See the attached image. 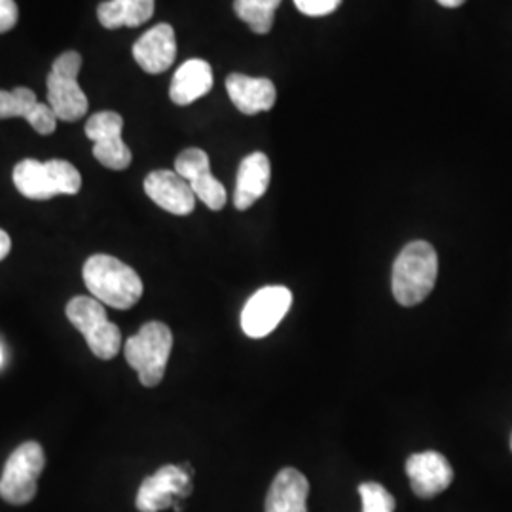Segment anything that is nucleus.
I'll list each match as a JSON object with an SVG mask.
<instances>
[{
    "label": "nucleus",
    "mask_w": 512,
    "mask_h": 512,
    "mask_svg": "<svg viewBox=\"0 0 512 512\" xmlns=\"http://www.w3.org/2000/svg\"><path fill=\"white\" fill-rule=\"evenodd\" d=\"M82 275L93 298L110 308L129 310L143 296V281L139 274L114 256H90Z\"/></svg>",
    "instance_id": "1"
},
{
    "label": "nucleus",
    "mask_w": 512,
    "mask_h": 512,
    "mask_svg": "<svg viewBox=\"0 0 512 512\" xmlns=\"http://www.w3.org/2000/svg\"><path fill=\"white\" fill-rule=\"evenodd\" d=\"M439 275V256L431 243L412 241L393 264L391 289L395 300L406 306H418L435 289Z\"/></svg>",
    "instance_id": "2"
},
{
    "label": "nucleus",
    "mask_w": 512,
    "mask_h": 512,
    "mask_svg": "<svg viewBox=\"0 0 512 512\" xmlns=\"http://www.w3.org/2000/svg\"><path fill=\"white\" fill-rule=\"evenodd\" d=\"M12 179L21 196L38 202L59 194L74 196L82 188L80 171L65 160H23L14 167Z\"/></svg>",
    "instance_id": "3"
},
{
    "label": "nucleus",
    "mask_w": 512,
    "mask_h": 512,
    "mask_svg": "<svg viewBox=\"0 0 512 512\" xmlns=\"http://www.w3.org/2000/svg\"><path fill=\"white\" fill-rule=\"evenodd\" d=\"M173 349L171 329L160 323L150 321L126 342V361L139 374V380L145 387H156L164 380L167 361Z\"/></svg>",
    "instance_id": "4"
},
{
    "label": "nucleus",
    "mask_w": 512,
    "mask_h": 512,
    "mask_svg": "<svg viewBox=\"0 0 512 512\" xmlns=\"http://www.w3.org/2000/svg\"><path fill=\"white\" fill-rule=\"evenodd\" d=\"M65 313L74 329L82 332L95 357L109 361L118 355L122 334L114 323H110L105 304L90 296H74Z\"/></svg>",
    "instance_id": "5"
},
{
    "label": "nucleus",
    "mask_w": 512,
    "mask_h": 512,
    "mask_svg": "<svg viewBox=\"0 0 512 512\" xmlns=\"http://www.w3.org/2000/svg\"><path fill=\"white\" fill-rule=\"evenodd\" d=\"M82 69V55L78 52H65L59 55L46 78L48 105L55 116L63 122H76L86 116L90 101L78 84V73Z\"/></svg>",
    "instance_id": "6"
},
{
    "label": "nucleus",
    "mask_w": 512,
    "mask_h": 512,
    "mask_svg": "<svg viewBox=\"0 0 512 512\" xmlns=\"http://www.w3.org/2000/svg\"><path fill=\"white\" fill-rule=\"evenodd\" d=\"M46 467L42 446L29 440L10 454L0 476V497L10 505H27L37 495V482Z\"/></svg>",
    "instance_id": "7"
},
{
    "label": "nucleus",
    "mask_w": 512,
    "mask_h": 512,
    "mask_svg": "<svg viewBox=\"0 0 512 512\" xmlns=\"http://www.w3.org/2000/svg\"><path fill=\"white\" fill-rule=\"evenodd\" d=\"M293 306V293L283 285L256 291L241 311V329L249 338H266Z\"/></svg>",
    "instance_id": "8"
},
{
    "label": "nucleus",
    "mask_w": 512,
    "mask_h": 512,
    "mask_svg": "<svg viewBox=\"0 0 512 512\" xmlns=\"http://www.w3.org/2000/svg\"><path fill=\"white\" fill-rule=\"evenodd\" d=\"M192 469L188 465H165L141 484L135 505L139 512H160L175 505V499L192 494Z\"/></svg>",
    "instance_id": "9"
},
{
    "label": "nucleus",
    "mask_w": 512,
    "mask_h": 512,
    "mask_svg": "<svg viewBox=\"0 0 512 512\" xmlns=\"http://www.w3.org/2000/svg\"><path fill=\"white\" fill-rule=\"evenodd\" d=\"M145 192L152 202L171 215L186 217L196 207V194L177 171H152L145 179Z\"/></svg>",
    "instance_id": "10"
},
{
    "label": "nucleus",
    "mask_w": 512,
    "mask_h": 512,
    "mask_svg": "<svg viewBox=\"0 0 512 512\" xmlns=\"http://www.w3.org/2000/svg\"><path fill=\"white\" fill-rule=\"evenodd\" d=\"M406 475L410 478L414 494L421 499L442 494L454 480V471L448 459L433 450L410 456L406 461Z\"/></svg>",
    "instance_id": "11"
},
{
    "label": "nucleus",
    "mask_w": 512,
    "mask_h": 512,
    "mask_svg": "<svg viewBox=\"0 0 512 512\" xmlns=\"http://www.w3.org/2000/svg\"><path fill=\"white\" fill-rule=\"evenodd\" d=\"M133 57L145 73H165L177 57V40L173 27L169 23H160L148 29L133 44Z\"/></svg>",
    "instance_id": "12"
},
{
    "label": "nucleus",
    "mask_w": 512,
    "mask_h": 512,
    "mask_svg": "<svg viewBox=\"0 0 512 512\" xmlns=\"http://www.w3.org/2000/svg\"><path fill=\"white\" fill-rule=\"evenodd\" d=\"M226 92L236 109L247 116L274 109L277 90L270 78H255L247 74L234 73L226 78Z\"/></svg>",
    "instance_id": "13"
},
{
    "label": "nucleus",
    "mask_w": 512,
    "mask_h": 512,
    "mask_svg": "<svg viewBox=\"0 0 512 512\" xmlns=\"http://www.w3.org/2000/svg\"><path fill=\"white\" fill-rule=\"evenodd\" d=\"M272 179V165L264 152H253L239 164L234 205L239 211L253 207L268 190Z\"/></svg>",
    "instance_id": "14"
},
{
    "label": "nucleus",
    "mask_w": 512,
    "mask_h": 512,
    "mask_svg": "<svg viewBox=\"0 0 512 512\" xmlns=\"http://www.w3.org/2000/svg\"><path fill=\"white\" fill-rule=\"evenodd\" d=\"M310 482L296 469H283L266 495V512H308Z\"/></svg>",
    "instance_id": "15"
},
{
    "label": "nucleus",
    "mask_w": 512,
    "mask_h": 512,
    "mask_svg": "<svg viewBox=\"0 0 512 512\" xmlns=\"http://www.w3.org/2000/svg\"><path fill=\"white\" fill-rule=\"evenodd\" d=\"M213 88V69L203 59H188L173 74L171 86H169V97L175 105L186 107L203 95L211 92Z\"/></svg>",
    "instance_id": "16"
},
{
    "label": "nucleus",
    "mask_w": 512,
    "mask_h": 512,
    "mask_svg": "<svg viewBox=\"0 0 512 512\" xmlns=\"http://www.w3.org/2000/svg\"><path fill=\"white\" fill-rule=\"evenodd\" d=\"M156 0H107L97 6V18L105 29L139 27L154 16Z\"/></svg>",
    "instance_id": "17"
},
{
    "label": "nucleus",
    "mask_w": 512,
    "mask_h": 512,
    "mask_svg": "<svg viewBox=\"0 0 512 512\" xmlns=\"http://www.w3.org/2000/svg\"><path fill=\"white\" fill-rule=\"evenodd\" d=\"M93 156L99 164L109 167L112 171H124L131 165V150L124 143L122 135H112L93 143Z\"/></svg>",
    "instance_id": "18"
},
{
    "label": "nucleus",
    "mask_w": 512,
    "mask_h": 512,
    "mask_svg": "<svg viewBox=\"0 0 512 512\" xmlns=\"http://www.w3.org/2000/svg\"><path fill=\"white\" fill-rule=\"evenodd\" d=\"M234 12L256 35H268L274 27L275 12L260 6L255 0H236Z\"/></svg>",
    "instance_id": "19"
},
{
    "label": "nucleus",
    "mask_w": 512,
    "mask_h": 512,
    "mask_svg": "<svg viewBox=\"0 0 512 512\" xmlns=\"http://www.w3.org/2000/svg\"><path fill=\"white\" fill-rule=\"evenodd\" d=\"M188 184H190L192 192L196 194V198L202 200L211 211H220L226 205V200H228L226 188H224V184L220 183L219 179L213 177L211 171L200 173Z\"/></svg>",
    "instance_id": "20"
},
{
    "label": "nucleus",
    "mask_w": 512,
    "mask_h": 512,
    "mask_svg": "<svg viewBox=\"0 0 512 512\" xmlns=\"http://www.w3.org/2000/svg\"><path fill=\"white\" fill-rule=\"evenodd\" d=\"M37 103V95L29 88H16L14 92L0 90V120L16 116L25 118Z\"/></svg>",
    "instance_id": "21"
},
{
    "label": "nucleus",
    "mask_w": 512,
    "mask_h": 512,
    "mask_svg": "<svg viewBox=\"0 0 512 512\" xmlns=\"http://www.w3.org/2000/svg\"><path fill=\"white\" fill-rule=\"evenodd\" d=\"M122 128H124V118L118 112L103 110L90 116V120L86 122V135L90 141L97 143L112 135H122Z\"/></svg>",
    "instance_id": "22"
},
{
    "label": "nucleus",
    "mask_w": 512,
    "mask_h": 512,
    "mask_svg": "<svg viewBox=\"0 0 512 512\" xmlns=\"http://www.w3.org/2000/svg\"><path fill=\"white\" fill-rule=\"evenodd\" d=\"M175 171L188 183L194 177H198L200 173L211 171V162H209L207 152L202 148H186L175 160Z\"/></svg>",
    "instance_id": "23"
},
{
    "label": "nucleus",
    "mask_w": 512,
    "mask_h": 512,
    "mask_svg": "<svg viewBox=\"0 0 512 512\" xmlns=\"http://www.w3.org/2000/svg\"><path fill=\"white\" fill-rule=\"evenodd\" d=\"M363 499V512H395V499L378 482H365L359 486Z\"/></svg>",
    "instance_id": "24"
},
{
    "label": "nucleus",
    "mask_w": 512,
    "mask_h": 512,
    "mask_svg": "<svg viewBox=\"0 0 512 512\" xmlns=\"http://www.w3.org/2000/svg\"><path fill=\"white\" fill-rule=\"evenodd\" d=\"M25 120L31 124V128L35 129L40 135H52L57 128V116L54 109L46 103H37L33 109L29 110V114L25 116Z\"/></svg>",
    "instance_id": "25"
},
{
    "label": "nucleus",
    "mask_w": 512,
    "mask_h": 512,
    "mask_svg": "<svg viewBox=\"0 0 512 512\" xmlns=\"http://www.w3.org/2000/svg\"><path fill=\"white\" fill-rule=\"evenodd\" d=\"M294 4L302 14L310 18H323L332 14L342 4V0H294Z\"/></svg>",
    "instance_id": "26"
},
{
    "label": "nucleus",
    "mask_w": 512,
    "mask_h": 512,
    "mask_svg": "<svg viewBox=\"0 0 512 512\" xmlns=\"http://www.w3.org/2000/svg\"><path fill=\"white\" fill-rule=\"evenodd\" d=\"M18 4L14 0H0V33H8L18 23Z\"/></svg>",
    "instance_id": "27"
},
{
    "label": "nucleus",
    "mask_w": 512,
    "mask_h": 512,
    "mask_svg": "<svg viewBox=\"0 0 512 512\" xmlns=\"http://www.w3.org/2000/svg\"><path fill=\"white\" fill-rule=\"evenodd\" d=\"M10 249H12V239L4 230H0V262L10 255Z\"/></svg>",
    "instance_id": "28"
},
{
    "label": "nucleus",
    "mask_w": 512,
    "mask_h": 512,
    "mask_svg": "<svg viewBox=\"0 0 512 512\" xmlns=\"http://www.w3.org/2000/svg\"><path fill=\"white\" fill-rule=\"evenodd\" d=\"M255 2H258L260 6H264V8H268V10H272V12H275L277 6L281 4V0H255Z\"/></svg>",
    "instance_id": "29"
},
{
    "label": "nucleus",
    "mask_w": 512,
    "mask_h": 512,
    "mask_svg": "<svg viewBox=\"0 0 512 512\" xmlns=\"http://www.w3.org/2000/svg\"><path fill=\"white\" fill-rule=\"evenodd\" d=\"M437 2L444 8H459L461 4H465V0H437Z\"/></svg>",
    "instance_id": "30"
},
{
    "label": "nucleus",
    "mask_w": 512,
    "mask_h": 512,
    "mask_svg": "<svg viewBox=\"0 0 512 512\" xmlns=\"http://www.w3.org/2000/svg\"><path fill=\"white\" fill-rule=\"evenodd\" d=\"M2 359H4V357H2V348H0V366H2Z\"/></svg>",
    "instance_id": "31"
},
{
    "label": "nucleus",
    "mask_w": 512,
    "mask_h": 512,
    "mask_svg": "<svg viewBox=\"0 0 512 512\" xmlns=\"http://www.w3.org/2000/svg\"><path fill=\"white\" fill-rule=\"evenodd\" d=\"M511 450H512V437H511Z\"/></svg>",
    "instance_id": "32"
}]
</instances>
